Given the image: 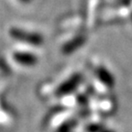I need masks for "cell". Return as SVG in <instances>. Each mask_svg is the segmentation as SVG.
Segmentation results:
<instances>
[{"mask_svg": "<svg viewBox=\"0 0 132 132\" xmlns=\"http://www.w3.org/2000/svg\"><path fill=\"white\" fill-rule=\"evenodd\" d=\"M18 59L16 60L19 61L20 62H23V63H34L35 62V58L31 56L30 54L28 55V54H20V55H18L16 56Z\"/></svg>", "mask_w": 132, "mask_h": 132, "instance_id": "cell-4", "label": "cell"}, {"mask_svg": "<svg viewBox=\"0 0 132 132\" xmlns=\"http://www.w3.org/2000/svg\"><path fill=\"white\" fill-rule=\"evenodd\" d=\"M85 39L84 36H79L78 38H76V39H72V41H70L68 44H67V46H65V49H64V51H65V52H71V51H72V50H75L77 49L78 47H80L81 45H82L84 42H85Z\"/></svg>", "mask_w": 132, "mask_h": 132, "instance_id": "cell-3", "label": "cell"}, {"mask_svg": "<svg viewBox=\"0 0 132 132\" xmlns=\"http://www.w3.org/2000/svg\"><path fill=\"white\" fill-rule=\"evenodd\" d=\"M96 75L98 79L106 85H113L114 78L109 72L105 68H98L96 70Z\"/></svg>", "mask_w": 132, "mask_h": 132, "instance_id": "cell-1", "label": "cell"}, {"mask_svg": "<svg viewBox=\"0 0 132 132\" xmlns=\"http://www.w3.org/2000/svg\"><path fill=\"white\" fill-rule=\"evenodd\" d=\"M81 79H82V77H81L80 74H76V75L71 77V78L67 81V82H65L64 85H62V90H63L64 92H69V91L74 89L78 85Z\"/></svg>", "mask_w": 132, "mask_h": 132, "instance_id": "cell-2", "label": "cell"}]
</instances>
